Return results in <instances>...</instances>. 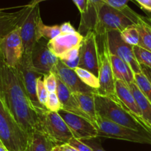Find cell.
Listing matches in <instances>:
<instances>
[{
  "label": "cell",
  "instance_id": "cell-1",
  "mask_svg": "<svg viewBox=\"0 0 151 151\" xmlns=\"http://www.w3.org/2000/svg\"><path fill=\"white\" fill-rule=\"evenodd\" d=\"M0 97L28 136L40 130L39 113L28 97L16 68L9 66L1 55Z\"/></svg>",
  "mask_w": 151,
  "mask_h": 151
},
{
  "label": "cell",
  "instance_id": "cell-2",
  "mask_svg": "<svg viewBox=\"0 0 151 151\" xmlns=\"http://www.w3.org/2000/svg\"><path fill=\"white\" fill-rule=\"evenodd\" d=\"M94 101L99 117L136 131L151 134L150 123L130 111L116 96L108 97L95 94Z\"/></svg>",
  "mask_w": 151,
  "mask_h": 151
},
{
  "label": "cell",
  "instance_id": "cell-3",
  "mask_svg": "<svg viewBox=\"0 0 151 151\" xmlns=\"http://www.w3.org/2000/svg\"><path fill=\"white\" fill-rule=\"evenodd\" d=\"M142 18L129 7L117 10L104 3L99 10L94 32L100 37L106 36V32L111 30L122 32L128 27L137 25Z\"/></svg>",
  "mask_w": 151,
  "mask_h": 151
},
{
  "label": "cell",
  "instance_id": "cell-4",
  "mask_svg": "<svg viewBox=\"0 0 151 151\" xmlns=\"http://www.w3.org/2000/svg\"><path fill=\"white\" fill-rule=\"evenodd\" d=\"M28 139L0 97V142L8 151H25Z\"/></svg>",
  "mask_w": 151,
  "mask_h": 151
},
{
  "label": "cell",
  "instance_id": "cell-5",
  "mask_svg": "<svg viewBox=\"0 0 151 151\" xmlns=\"http://www.w3.org/2000/svg\"><path fill=\"white\" fill-rule=\"evenodd\" d=\"M98 137L115 139L139 144L151 145V134L122 126L104 118L97 117Z\"/></svg>",
  "mask_w": 151,
  "mask_h": 151
},
{
  "label": "cell",
  "instance_id": "cell-6",
  "mask_svg": "<svg viewBox=\"0 0 151 151\" xmlns=\"http://www.w3.org/2000/svg\"><path fill=\"white\" fill-rule=\"evenodd\" d=\"M40 131L45 133L56 145L66 144L74 137L72 131L58 112L44 109L39 112Z\"/></svg>",
  "mask_w": 151,
  "mask_h": 151
},
{
  "label": "cell",
  "instance_id": "cell-7",
  "mask_svg": "<svg viewBox=\"0 0 151 151\" xmlns=\"http://www.w3.org/2000/svg\"><path fill=\"white\" fill-rule=\"evenodd\" d=\"M26 6V12L19 27L23 43L24 53L31 54L35 44L42 38L39 32L40 22L42 20L38 4L34 7Z\"/></svg>",
  "mask_w": 151,
  "mask_h": 151
},
{
  "label": "cell",
  "instance_id": "cell-8",
  "mask_svg": "<svg viewBox=\"0 0 151 151\" xmlns=\"http://www.w3.org/2000/svg\"><path fill=\"white\" fill-rule=\"evenodd\" d=\"M16 69L23 83L28 97L38 113L46 109L40 104L37 96V81L38 78L44 77V75L35 70L32 66L31 54L24 53Z\"/></svg>",
  "mask_w": 151,
  "mask_h": 151
},
{
  "label": "cell",
  "instance_id": "cell-9",
  "mask_svg": "<svg viewBox=\"0 0 151 151\" xmlns=\"http://www.w3.org/2000/svg\"><path fill=\"white\" fill-rule=\"evenodd\" d=\"M106 41L110 54L116 55L126 62L134 74L142 73L141 65L137 61L134 52V47L127 44L121 37L118 30H111L106 32Z\"/></svg>",
  "mask_w": 151,
  "mask_h": 151
},
{
  "label": "cell",
  "instance_id": "cell-10",
  "mask_svg": "<svg viewBox=\"0 0 151 151\" xmlns=\"http://www.w3.org/2000/svg\"><path fill=\"white\" fill-rule=\"evenodd\" d=\"M78 67L92 72L97 77L100 71V48L97 37L94 31H89L84 36L80 50Z\"/></svg>",
  "mask_w": 151,
  "mask_h": 151
},
{
  "label": "cell",
  "instance_id": "cell-11",
  "mask_svg": "<svg viewBox=\"0 0 151 151\" xmlns=\"http://www.w3.org/2000/svg\"><path fill=\"white\" fill-rule=\"evenodd\" d=\"M100 87L97 94L108 97L115 95V78L112 71L110 60V52L108 47L106 35L103 40V50L100 52V71H99Z\"/></svg>",
  "mask_w": 151,
  "mask_h": 151
},
{
  "label": "cell",
  "instance_id": "cell-12",
  "mask_svg": "<svg viewBox=\"0 0 151 151\" xmlns=\"http://www.w3.org/2000/svg\"><path fill=\"white\" fill-rule=\"evenodd\" d=\"M24 54V47L18 27L0 41V55L9 66L16 68Z\"/></svg>",
  "mask_w": 151,
  "mask_h": 151
},
{
  "label": "cell",
  "instance_id": "cell-13",
  "mask_svg": "<svg viewBox=\"0 0 151 151\" xmlns=\"http://www.w3.org/2000/svg\"><path fill=\"white\" fill-rule=\"evenodd\" d=\"M58 113L65 121L75 138L81 141H85L98 137V129L97 126L86 118L63 109L59 111Z\"/></svg>",
  "mask_w": 151,
  "mask_h": 151
},
{
  "label": "cell",
  "instance_id": "cell-14",
  "mask_svg": "<svg viewBox=\"0 0 151 151\" xmlns=\"http://www.w3.org/2000/svg\"><path fill=\"white\" fill-rule=\"evenodd\" d=\"M47 39L42 38L35 44L31 52L32 66L44 75L51 73L58 58L49 49Z\"/></svg>",
  "mask_w": 151,
  "mask_h": 151
},
{
  "label": "cell",
  "instance_id": "cell-15",
  "mask_svg": "<svg viewBox=\"0 0 151 151\" xmlns=\"http://www.w3.org/2000/svg\"><path fill=\"white\" fill-rule=\"evenodd\" d=\"M52 72L58 78L73 94H97V91L95 89L90 88L81 81L75 72V69H72L66 66L59 58L55 66L53 67Z\"/></svg>",
  "mask_w": 151,
  "mask_h": 151
},
{
  "label": "cell",
  "instance_id": "cell-16",
  "mask_svg": "<svg viewBox=\"0 0 151 151\" xmlns=\"http://www.w3.org/2000/svg\"><path fill=\"white\" fill-rule=\"evenodd\" d=\"M83 35L78 31L70 34H60L53 39L48 41V47L58 58H60L72 49L81 46L83 41Z\"/></svg>",
  "mask_w": 151,
  "mask_h": 151
},
{
  "label": "cell",
  "instance_id": "cell-17",
  "mask_svg": "<svg viewBox=\"0 0 151 151\" xmlns=\"http://www.w3.org/2000/svg\"><path fill=\"white\" fill-rule=\"evenodd\" d=\"M56 78H57L56 94H57L62 105V109L68 112H70V113L79 115L84 118H86L91 122L90 118L81 110L73 93L65 86V84L58 78L56 77Z\"/></svg>",
  "mask_w": 151,
  "mask_h": 151
},
{
  "label": "cell",
  "instance_id": "cell-18",
  "mask_svg": "<svg viewBox=\"0 0 151 151\" xmlns=\"http://www.w3.org/2000/svg\"><path fill=\"white\" fill-rule=\"evenodd\" d=\"M105 3V0H88L86 12L81 14V24L78 32L85 36L89 31H94L99 10Z\"/></svg>",
  "mask_w": 151,
  "mask_h": 151
},
{
  "label": "cell",
  "instance_id": "cell-19",
  "mask_svg": "<svg viewBox=\"0 0 151 151\" xmlns=\"http://www.w3.org/2000/svg\"><path fill=\"white\" fill-rule=\"evenodd\" d=\"M115 95L118 100L132 113L142 118V114L137 105L129 86L123 81H115Z\"/></svg>",
  "mask_w": 151,
  "mask_h": 151
},
{
  "label": "cell",
  "instance_id": "cell-20",
  "mask_svg": "<svg viewBox=\"0 0 151 151\" xmlns=\"http://www.w3.org/2000/svg\"><path fill=\"white\" fill-rule=\"evenodd\" d=\"M27 10V6L14 13H4L0 10V41L11 31L20 26Z\"/></svg>",
  "mask_w": 151,
  "mask_h": 151
},
{
  "label": "cell",
  "instance_id": "cell-21",
  "mask_svg": "<svg viewBox=\"0 0 151 151\" xmlns=\"http://www.w3.org/2000/svg\"><path fill=\"white\" fill-rule=\"evenodd\" d=\"M110 60L115 80L123 81L128 85L134 82V72L126 62L111 54H110Z\"/></svg>",
  "mask_w": 151,
  "mask_h": 151
},
{
  "label": "cell",
  "instance_id": "cell-22",
  "mask_svg": "<svg viewBox=\"0 0 151 151\" xmlns=\"http://www.w3.org/2000/svg\"><path fill=\"white\" fill-rule=\"evenodd\" d=\"M55 146L45 133L37 130L29 136L25 151H52Z\"/></svg>",
  "mask_w": 151,
  "mask_h": 151
},
{
  "label": "cell",
  "instance_id": "cell-23",
  "mask_svg": "<svg viewBox=\"0 0 151 151\" xmlns=\"http://www.w3.org/2000/svg\"><path fill=\"white\" fill-rule=\"evenodd\" d=\"M80 108L81 110L90 118L91 122L97 126L96 122L97 119V114L96 111L95 101H94V94H82V93H75L74 94Z\"/></svg>",
  "mask_w": 151,
  "mask_h": 151
},
{
  "label": "cell",
  "instance_id": "cell-24",
  "mask_svg": "<svg viewBox=\"0 0 151 151\" xmlns=\"http://www.w3.org/2000/svg\"><path fill=\"white\" fill-rule=\"evenodd\" d=\"M128 86L142 114V118L147 122H151V102L142 94L135 82L131 83Z\"/></svg>",
  "mask_w": 151,
  "mask_h": 151
},
{
  "label": "cell",
  "instance_id": "cell-25",
  "mask_svg": "<svg viewBox=\"0 0 151 151\" xmlns=\"http://www.w3.org/2000/svg\"><path fill=\"white\" fill-rule=\"evenodd\" d=\"M137 27L139 34L138 46L151 52V25L147 23V19L142 16Z\"/></svg>",
  "mask_w": 151,
  "mask_h": 151
},
{
  "label": "cell",
  "instance_id": "cell-26",
  "mask_svg": "<svg viewBox=\"0 0 151 151\" xmlns=\"http://www.w3.org/2000/svg\"><path fill=\"white\" fill-rule=\"evenodd\" d=\"M81 47H75L58 58L66 66L72 69H75L79 66L80 62V50Z\"/></svg>",
  "mask_w": 151,
  "mask_h": 151
},
{
  "label": "cell",
  "instance_id": "cell-27",
  "mask_svg": "<svg viewBox=\"0 0 151 151\" xmlns=\"http://www.w3.org/2000/svg\"><path fill=\"white\" fill-rule=\"evenodd\" d=\"M77 75L79 76L81 81L89 86L90 88H92L97 91L100 87V82H99V78L96 75H94L92 72L86 70V69H82V68L78 67L75 69Z\"/></svg>",
  "mask_w": 151,
  "mask_h": 151
},
{
  "label": "cell",
  "instance_id": "cell-28",
  "mask_svg": "<svg viewBox=\"0 0 151 151\" xmlns=\"http://www.w3.org/2000/svg\"><path fill=\"white\" fill-rule=\"evenodd\" d=\"M122 39L130 45L135 47L139 43V34L137 25H131L120 32Z\"/></svg>",
  "mask_w": 151,
  "mask_h": 151
},
{
  "label": "cell",
  "instance_id": "cell-29",
  "mask_svg": "<svg viewBox=\"0 0 151 151\" xmlns=\"http://www.w3.org/2000/svg\"><path fill=\"white\" fill-rule=\"evenodd\" d=\"M134 82L142 94L151 102V83L148 78L142 72L134 74Z\"/></svg>",
  "mask_w": 151,
  "mask_h": 151
},
{
  "label": "cell",
  "instance_id": "cell-30",
  "mask_svg": "<svg viewBox=\"0 0 151 151\" xmlns=\"http://www.w3.org/2000/svg\"><path fill=\"white\" fill-rule=\"evenodd\" d=\"M39 32L41 38L48 39L49 41L53 39L58 35L61 34L60 25H53V26H47L45 25L41 21L39 25Z\"/></svg>",
  "mask_w": 151,
  "mask_h": 151
},
{
  "label": "cell",
  "instance_id": "cell-31",
  "mask_svg": "<svg viewBox=\"0 0 151 151\" xmlns=\"http://www.w3.org/2000/svg\"><path fill=\"white\" fill-rule=\"evenodd\" d=\"M134 52L140 65H144L151 69V52L139 46H135L134 47Z\"/></svg>",
  "mask_w": 151,
  "mask_h": 151
},
{
  "label": "cell",
  "instance_id": "cell-32",
  "mask_svg": "<svg viewBox=\"0 0 151 151\" xmlns=\"http://www.w3.org/2000/svg\"><path fill=\"white\" fill-rule=\"evenodd\" d=\"M44 77L39 78L38 79V81H37V96H38V99L40 104L43 107L45 108L46 103H47L50 93L48 92L45 85H44V79H43Z\"/></svg>",
  "mask_w": 151,
  "mask_h": 151
},
{
  "label": "cell",
  "instance_id": "cell-33",
  "mask_svg": "<svg viewBox=\"0 0 151 151\" xmlns=\"http://www.w3.org/2000/svg\"><path fill=\"white\" fill-rule=\"evenodd\" d=\"M45 108L47 110L52 112H58L62 109V105L56 92L50 93Z\"/></svg>",
  "mask_w": 151,
  "mask_h": 151
},
{
  "label": "cell",
  "instance_id": "cell-34",
  "mask_svg": "<svg viewBox=\"0 0 151 151\" xmlns=\"http://www.w3.org/2000/svg\"><path fill=\"white\" fill-rule=\"evenodd\" d=\"M44 85L47 88L49 93L56 92V88H57V78L56 76L51 72L47 75H44Z\"/></svg>",
  "mask_w": 151,
  "mask_h": 151
},
{
  "label": "cell",
  "instance_id": "cell-35",
  "mask_svg": "<svg viewBox=\"0 0 151 151\" xmlns=\"http://www.w3.org/2000/svg\"><path fill=\"white\" fill-rule=\"evenodd\" d=\"M68 144H69L71 146L75 147L78 151H92L91 147L88 145H86L84 142L81 141V140L75 138V137H73L69 142Z\"/></svg>",
  "mask_w": 151,
  "mask_h": 151
},
{
  "label": "cell",
  "instance_id": "cell-36",
  "mask_svg": "<svg viewBox=\"0 0 151 151\" xmlns=\"http://www.w3.org/2000/svg\"><path fill=\"white\" fill-rule=\"evenodd\" d=\"M130 0H105V3L113 8L124 10L128 7V2Z\"/></svg>",
  "mask_w": 151,
  "mask_h": 151
},
{
  "label": "cell",
  "instance_id": "cell-37",
  "mask_svg": "<svg viewBox=\"0 0 151 151\" xmlns=\"http://www.w3.org/2000/svg\"><path fill=\"white\" fill-rule=\"evenodd\" d=\"M72 1L77 6L81 14H83L86 12L88 4V0H72Z\"/></svg>",
  "mask_w": 151,
  "mask_h": 151
},
{
  "label": "cell",
  "instance_id": "cell-38",
  "mask_svg": "<svg viewBox=\"0 0 151 151\" xmlns=\"http://www.w3.org/2000/svg\"><path fill=\"white\" fill-rule=\"evenodd\" d=\"M95 139L85 140V143L86 145H88L91 147L92 151H106V150H104V149L103 148V147L101 146V145H100L98 142L94 141V139Z\"/></svg>",
  "mask_w": 151,
  "mask_h": 151
},
{
  "label": "cell",
  "instance_id": "cell-39",
  "mask_svg": "<svg viewBox=\"0 0 151 151\" xmlns=\"http://www.w3.org/2000/svg\"><path fill=\"white\" fill-rule=\"evenodd\" d=\"M61 34H70L76 32L74 27L71 24L70 22H64L60 25Z\"/></svg>",
  "mask_w": 151,
  "mask_h": 151
},
{
  "label": "cell",
  "instance_id": "cell-40",
  "mask_svg": "<svg viewBox=\"0 0 151 151\" xmlns=\"http://www.w3.org/2000/svg\"><path fill=\"white\" fill-rule=\"evenodd\" d=\"M143 10L151 12V0H134Z\"/></svg>",
  "mask_w": 151,
  "mask_h": 151
},
{
  "label": "cell",
  "instance_id": "cell-41",
  "mask_svg": "<svg viewBox=\"0 0 151 151\" xmlns=\"http://www.w3.org/2000/svg\"><path fill=\"white\" fill-rule=\"evenodd\" d=\"M52 151H78L75 147L71 146L70 145L66 143V144L60 145H56L53 148Z\"/></svg>",
  "mask_w": 151,
  "mask_h": 151
},
{
  "label": "cell",
  "instance_id": "cell-42",
  "mask_svg": "<svg viewBox=\"0 0 151 151\" xmlns=\"http://www.w3.org/2000/svg\"><path fill=\"white\" fill-rule=\"evenodd\" d=\"M141 69L142 73L148 78V80L151 83V69L150 68L147 67V66H144V65H141Z\"/></svg>",
  "mask_w": 151,
  "mask_h": 151
},
{
  "label": "cell",
  "instance_id": "cell-43",
  "mask_svg": "<svg viewBox=\"0 0 151 151\" xmlns=\"http://www.w3.org/2000/svg\"><path fill=\"white\" fill-rule=\"evenodd\" d=\"M44 1H46V0H31L29 2V4H27V5L29 6V7H34V6L37 5V4H39L40 2Z\"/></svg>",
  "mask_w": 151,
  "mask_h": 151
},
{
  "label": "cell",
  "instance_id": "cell-44",
  "mask_svg": "<svg viewBox=\"0 0 151 151\" xmlns=\"http://www.w3.org/2000/svg\"><path fill=\"white\" fill-rule=\"evenodd\" d=\"M144 12L145 13V14L147 15V20L151 23V12L147 11V10H144Z\"/></svg>",
  "mask_w": 151,
  "mask_h": 151
},
{
  "label": "cell",
  "instance_id": "cell-45",
  "mask_svg": "<svg viewBox=\"0 0 151 151\" xmlns=\"http://www.w3.org/2000/svg\"><path fill=\"white\" fill-rule=\"evenodd\" d=\"M0 151H8L7 149L4 146V145L0 142Z\"/></svg>",
  "mask_w": 151,
  "mask_h": 151
},
{
  "label": "cell",
  "instance_id": "cell-46",
  "mask_svg": "<svg viewBox=\"0 0 151 151\" xmlns=\"http://www.w3.org/2000/svg\"><path fill=\"white\" fill-rule=\"evenodd\" d=\"M148 123H150V125H151V122H148Z\"/></svg>",
  "mask_w": 151,
  "mask_h": 151
},
{
  "label": "cell",
  "instance_id": "cell-47",
  "mask_svg": "<svg viewBox=\"0 0 151 151\" xmlns=\"http://www.w3.org/2000/svg\"><path fill=\"white\" fill-rule=\"evenodd\" d=\"M0 10H1V9H0Z\"/></svg>",
  "mask_w": 151,
  "mask_h": 151
}]
</instances>
